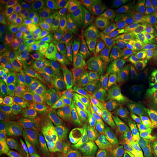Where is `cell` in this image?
Wrapping results in <instances>:
<instances>
[{
    "instance_id": "603a6c76",
    "label": "cell",
    "mask_w": 157,
    "mask_h": 157,
    "mask_svg": "<svg viewBox=\"0 0 157 157\" xmlns=\"http://www.w3.org/2000/svg\"><path fill=\"white\" fill-rule=\"evenodd\" d=\"M58 49L57 45L53 42L48 40L29 59H32L46 65L56 58L58 52Z\"/></svg>"
},
{
    "instance_id": "ac0fdd59",
    "label": "cell",
    "mask_w": 157,
    "mask_h": 157,
    "mask_svg": "<svg viewBox=\"0 0 157 157\" xmlns=\"http://www.w3.org/2000/svg\"><path fill=\"white\" fill-rule=\"evenodd\" d=\"M36 16H33L10 25V31L15 44H19L34 34L36 30Z\"/></svg>"
},
{
    "instance_id": "836d02e7",
    "label": "cell",
    "mask_w": 157,
    "mask_h": 157,
    "mask_svg": "<svg viewBox=\"0 0 157 157\" xmlns=\"http://www.w3.org/2000/svg\"><path fill=\"white\" fill-rule=\"evenodd\" d=\"M90 108L95 115L98 122L103 115L105 114H115V113H123L124 111L121 107L116 106V105H111L101 103V102H91Z\"/></svg>"
},
{
    "instance_id": "484cf974",
    "label": "cell",
    "mask_w": 157,
    "mask_h": 157,
    "mask_svg": "<svg viewBox=\"0 0 157 157\" xmlns=\"http://www.w3.org/2000/svg\"><path fill=\"white\" fill-rule=\"evenodd\" d=\"M96 34L97 33L95 32L93 29L89 28V27L80 25L79 26L74 29L71 38L69 43H68V46H69V48L81 50L86 41L90 36Z\"/></svg>"
},
{
    "instance_id": "e575fe53",
    "label": "cell",
    "mask_w": 157,
    "mask_h": 157,
    "mask_svg": "<svg viewBox=\"0 0 157 157\" xmlns=\"http://www.w3.org/2000/svg\"><path fill=\"white\" fill-rule=\"evenodd\" d=\"M134 38L135 34L127 39V40H125L124 42L121 43V44L118 45L115 48H113L108 54L127 63L129 58V56H130L133 42H134Z\"/></svg>"
},
{
    "instance_id": "ffe728a7",
    "label": "cell",
    "mask_w": 157,
    "mask_h": 157,
    "mask_svg": "<svg viewBox=\"0 0 157 157\" xmlns=\"http://www.w3.org/2000/svg\"><path fill=\"white\" fill-rule=\"evenodd\" d=\"M26 111L32 127H42L48 120L49 113L40 96H36Z\"/></svg>"
},
{
    "instance_id": "9f6ffc18",
    "label": "cell",
    "mask_w": 157,
    "mask_h": 157,
    "mask_svg": "<svg viewBox=\"0 0 157 157\" xmlns=\"http://www.w3.org/2000/svg\"><path fill=\"white\" fill-rule=\"evenodd\" d=\"M61 2L71 7L79 10L84 5L86 1H84V0H61Z\"/></svg>"
},
{
    "instance_id": "9c48e42d",
    "label": "cell",
    "mask_w": 157,
    "mask_h": 157,
    "mask_svg": "<svg viewBox=\"0 0 157 157\" xmlns=\"http://www.w3.org/2000/svg\"><path fill=\"white\" fill-rule=\"evenodd\" d=\"M17 74L27 81L35 84H39L47 78L46 65L32 59H28L19 63Z\"/></svg>"
},
{
    "instance_id": "9a60e30c",
    "label": "cell",
    "mask_w": 157,
    "mask_h": 157,
    "mask_svg": "<svg viewBox=\"0 0 157 157\" xmlns=\"http://www.w3.org/2000/svg\"><path fill=\"white\" fill-rule=\"evenodd\" d=\"M94 64L101 68L104 73L107 72L119 77L129 79L126 63L113 58L109 54L98 57Z\"/></svg>"
},
{
    "instance_id": "f907efd6",
    "label": "cell",
    "mask_w": 157,
    "mask_h": 157,
    "mask_svg": "<svg viewBox=\"0 0 157 157\" xmlns=\"http://www.w3.org/2000/svg\"><path fill=\"white\" fill-rule=\"evenodd\" d=\"M101 87L95 86V87H84L82 97L87 101L95 102L98 99V95L100 93Z\"/></svg>"
},
{
    "instance_id": "60d3db41",
    "label": "cell",
    "mask_w": 157,
    "mask_h": 157,
    "mask_svg": "<svg viewBox=\"0 0 157 157\" xmlns=\"http://www.w3.org/2000/svg\"><path fill=\"white\" fill-rule=\"evenodd\" d=\"M104 79H105V73L98 66L93 64L91 73L85 79L81 81V83L83 87H95V86L101 87L103 83Z\"/></svg>"
},
{
    "instance_id": "6f0895ef",
    "label": "cell",
    "mask_w": 157,
    "mask_h": 157,
    "mask_svg": "<svg viewBox=\"0 0 157 157\" xmlns=\"http://www.w3.org/2000/svg\"><path fill=\"white\" fill-rule=\"evenodd\" d=\"M124 157H145L140 154V153H135L132 151H121Z\"/></svg>"
},
{
    "instance_id": "5b68a950",
    "label": "cell",
    "mask_w": 157,
    "mask_h": 157,
    "mask_svg": "<svg viewBox=\"0 0 157 157\" xmlns=\"http://www.w3.org/2000/svg\"><path fill=\"white\" fill-rule=\"evenodd\" d=\"M29 127L31 123L26 111L17 109L13 105L0 112L1 137L5 138L15 131Z\"/></svg>"
},
{
    "instance_id": "816d5d0a",
    "label": "cell",
    "mask_w": 157,
    "mask_h": 157,
    "mask_svg": "<svg viewBox=\"0 0 157 157\" xmlns=\"http://www.w3.org/2000/svg\"><path fill=\"white\" fill-rule=\"evenodd\" d=\"M74 29L75 28H74L73 25H71L69 28L66 29L61 34V36L59 37L58 40L55 42V44L58 47V50H60V49L63 48H65V46L66 44H68V43H69L71 40V38L72 34L74 32Z\"/></svg>"
},
{
    "instance_id": "bcb514c9",
    "label": "cell",
    "mask_w": 157,
    "mask_h": 157,
    "mask_svg": "<svg viewBox=\"0 0 157 157\" xmlns=\"http://www.w3.org/2000/svg\"><path fill=\"white\" fill-rule=\"evenodd\" d=\"M71 26V25L62 21H56V24L52 27L50 32L47 34V38L48 40L52 41L54 43L58 40L59 37L64 32L66 29Z\"/></svg>"
},
{
    "instance_id": "f1b7e54d",
    "label": "cell",
    "mask_w": 157,
    "mask_h": 157,
    "mask_svg": "<svg viewBox=\"0 0 157 157\" xmlns=\"http://www.w3.org/2000/svg\"><path fill=\"white\" fill-rule=\"evenodd\" d=\"M141 152L148 157H157V138L147 132L144 127L140 134Z\"/></svg>"
},
{
    "instance_id": "ba28073f",
    "label": "cell",
    "mask_w": 157,
    "mask_h": 157,
    "mask_svg": "<svg viewBox=\"0 0 157 157\" xmlns=\"http://www.w3.org/2000/svg\"><path fill=\"white\" fill-rule=\"evenodd\" d=\"M114 14L123 22L131 25L146 24V20L138 1L117 0L113 2Z\"/></svg>"
},
{
    "instance_id": "2e32d148",
    "label": "cell",
    "mask_w": 157,
    "mask_h": 157,
    "mask_svg": "<svg viewBox=\"0 0 157 157\" xmlns=\"http://www.w3.org/2000/svg\"><path fill=\"white\" fill-rule=\"evenodd\" d=\"M47 6L53 13L56 19L58 21L67 23L73 25L74 28L79 26L80 23L78 21V12L75 10L68 7L62 2H59L55 0L47 1Z\"/></svg>"
},
{
    "instance_id": "4dcf8cb0",
    "label": "cell",
    "mask_w": 157,
    "mask_h": 157,
    "mask_svg": "<svg viewBox=\"0 0 157 157\" xmlns=\"http://www.w3.org/2000/svg\"><path fill=\"white\" fill-rule=\"evenodd\" d=\"M87 152L88 151L79 144L72 132L63 151L57 157H84Z\"/></svg>"
},
{
    "instance_id": "ab89813d",
    "label": "cell",
    "mask_w": 157,
    "mask_h": 157,
    "mask_svg": "<svg viewBox=\"0 0 157 157\" xmlns=\"http://www.w3.org/2000/svg\"><path fill=\"white\" fill-rule=\"evenodd\" d=\"M146 23H154L157 20V0H139Z\"/></svg>"
},
{
    "instance_id": "f546056e",
    "label": "cell",
    "mask_w": 157,
    "mask_h": 157,
    "mask_svg": "<svg viewBox=\"0 0 157 157\" xmlns=\"http://www.w3.org/2000/svg\"><path fill=\"white\" fill-rule=\"evenodd\" d=\"M93 65V63H90L83 59H80L70 63L68 65V68L71 75L82 81L91 73Z\"/></svg>"
},
{
    "instance_id": "d4e9b609",
    "label": "cell",
    "mask_w": 157,
    "mask_h": 157,
    "mask_svg": "<svg viewBox=\"0 0 157 157\" xmlns=\"http://www.w3.org/2000/svg\"><path fill=\"white\" fill-rule=\"evenodd\" d=\"M123 113H115V114H105L101 117L98 121L97 127L104 135L112 137L114 131L120 121Z\"/></svg>"
},
{
    "instance_id": "1f68e13d",
    "label": "cell",
    "mask_w": 157,
    "mask_h": 157,
    "mask_svg": "<svg viewBox=\"0 0 157 157\" xmlns=\"http://www.w3.org/2000/svg\"><path fill=\"white\" fill-rule=\"evenodd\" d=\"M90 103L83 98L76 99H62L60 104V109L66 113L71 114L90 107Z\"/></svg>"
},
{
    "instance_id": "b9f144b4",
    "label": "cell",
    "mask_w": 157,
    "mask_h": 157,
    "mask_svg": "<svg viewBox=\"0 0 157 157\" xmlns=\"http://www.w3.org/2000/svg\"><path fill=\"white\" fill-rule=\"evenodd\" d=\"M68 119V115L60 109L55 111L48 116V120L45 124L47 131L55 129L63 124Z\"/></svg>"
},
{
    "instance_id": "91938a15",
    "label": "cell",
    "mask_w": 157,
    "mask_h": 157,
    "mask_svg": "<svg viewBox=\"0 0 157 157\" xmlns=\"http://www.w3.org/2000/svg\"><path fill=\"white\" fill-rule=\"evenodd\" d=\"M25 157H27V156H25Z\"/></svg>"
},
{
    "instance_id": "7c38bea8",
    "label": "cell",
    "mask_w": 157,
    "mask_h": 157,
    "mask_svg": "<svg viewBox=\"0 0 157 157\" xmlns=\"http://www.w3.org/2000/svg\"><path fill=\"white\" fill-rule=\"evenodd\" d=\"M47 36L41 33L34 32L26 39L17 44L16 56L18 63L28 60L34 52H36L45 42Z\"/></svg>"
},
{
    "instance_id": "f5cc1de1",
    "label": "cell",
    "mask_w": 157,
    "mask_h": 157,
    "mask_svg": "<svg viewBox=\"0 0 157 157\" xmlns=\"http://www.w3.org/2000/svg\"><path fill=\"white\" fill-rule=\"evenodd\" d=\"M25 153L27 157H54L51 153L44 150L40 146L32 149V150L27 151Z\"/></svg>"
},
{
    "instance_id": "8d00e7d4",
    "label": "cell",
    "mask_w": 157,
    "mask_h": 157,
    "mask_svg": "<svg viewBox=\"0 0 157 157\" xmlns=\"http://www.w3.org/2000/svg\"><path fill=\"white\" fill-rule=\"evenodd\" d=\"M82 59V53L81 50L77 49L65 47L58 50L56 58L54 59L57 62L68 66L70 63L75 60Z\"/></svg>"
},
{
    "instance_id": "6da1fadb",
    "label": "cell",
    "mask_w": 157,
    "mask_h": 157,
    "mask_svg": "<svg viewBox=\"0 0 157 157\" xmlns=\"http://www.w3.org/2000/svg\"><path fill=\"white\" fill-rule=\"evenodd\" d=\"M143 128L138 114L132 105L124 110L119 124L112 135L115 145L124 151L140 153V134Z\"/></svg>"
},
{
    "instance_id": "d590c367",
    "label": "cell",
    "mask_w": 157,
    "mask_h": 157,
    "mask_svg": "<svg viewBox=\"0 0 157 157\" xmlns=\"http://www.w3.org/2000/svg\"><path fill=\"white\" fill-rule=\"evenodd\" d=\"M16 63L9 60H4L0 66V91L3 90L8 82L17 75Z\"/></svg>"
},
{
    "instance_id": "d6a6232c",
    "label": "cell",
    "mask_w": 157,
    "mask_h": 157,
    "mask_svg": "<svg viewBox=\"0 0 157 157\" xmlns=\"http://www.w3.org/2000/svg\"><path fill=\"white\" fill-rule=\"evenodd\" d=\"M1 157H25L24 150L13 141L1 137L0 140Z\"/></svg>"
},
{
    "instance_id": "7a4b0ae2",
    "label": "cell",
    "mask_w": 157,
    "mask_h": 157,
    "mask_svg": "<svg viewBox=\"0 0 157 157\" xmlns=\"http://www.w3.org/2000/svg\"><path fill=\"white\" fill-rule=\"evenodd\" d=\"M137 30L135 25L123 22L114 15L109 21L96 28L100 42L98 57L109 53L113 48L132 36Z\"/></svg>"
},
{
    "instance_id": "5bb4252c",
    "label": "cell",
    "mask_w": 157,
    "mask_h": 157,
    "mask_svg": "<svg viewBox=\"0 0 157 157\" xmlns=\"http://www.w3.org/2000/svg\"><path fill=\"white\" fill-rule=\"evenodd\" d=\"M133 87H134V80L127 79L126 83L119 90L111 93L106 97L101 98L100 102L119 107H128L129 104L132 102Z\"/></svg>"
},
{
    "instance_id": "4fadbf2b",
    "label": "cell",
    "mask_w": 157,
    "mask_h": 157,
    "mask_svg": "<svg viewBox=\"0 0 157 157\" xmlns=\"http://www.w3.org/2000/svg\"><path fill=\"white\" fill-rule=\"evenodd\" d=\"M157 90V82L146 74L136 78L134 82L133 95L137 101L148 103Z\"/></svg>"
},
{
    "instance_id": "83f0119b",
    "label": "cell",
    "mask_w": 157,
    "mask_h": 157,
    "mask_svg": "<svg viewBox=\"0 0 157 157\" xmlns=\"http://www.w3.org/2000/svg\"><path fill=\"white\" fill-rule=\"evenodd\" d=\"M46 74L47 78H52L58 82L67 79L71 76L68 66L55 60L46 64Z\"/></svg>"
},
{
    "instance_id": "8992f818",
    "label": "cell",
    "mask_w": 157,
    "mask_h": 157,
    "mask_svg": "<svg viewBox=\"0 0 157 157\" xmlns=\"http://www.w3.org/2000/svg\"><path fill=\"white\" fill-rule=\"evenodd\" d=\"M46 137L48 135L44 125L37 127L31 126L28 128L18 129L5 138L16 143L25 152L40 146L42 140Z\"/></svg>"
},
{
    "instance_id": "7bdbcfd3",
    "label": "cell",
    "mask_w": 157,
    "mask_h": 157,
    "mask_svg": "<svg viewBox=\"0 0 157 157\" xmlns=\"http://www.w3.org/2000/svg\"><path fill=\"white\" fill-rule=\"evenodd\" d=\"M58 82L52 78H46L36 87V96L56 93L58 91Z\"/></svg>"
},
{
    "instance_id": "8fae6325",
    "label": "cell",
    "mask_w": 157,
    "mask_h": 157,
    "mask_svg": "<svg viewBox=\"0 0 157 157\" xmlns=\"http://www.w3.org/2000/svg\"><path fill=\"white\" fill-rule=\"evenodd\" d=\"M17 86L13 105L17 109L26 111L36 96V84L21 77L17 74Z\"/></svg>"
},
{
    "instance_id": "cb8c5ba5",
    "label": "cell",
    "mask_w": 157,
    "mask_h": 157,
    "mask_svg": "<svg viewBox=\"0 0 157 157\" xmlns=\"http://www.w3.org/2000/svg\"><path fill=\"white\" fill-rule=\"evenodd\" d=\"M56 17L53 13L48 8L45 7L38 15H36V30L35 32L45 34L50 32L54 25L56 24Z\"/></svg>"
},
{
    "instance_id": "52a82bcc",
    "label": "cell",
    "mask_w": 157,
    "mask_h": 157,
    "mask_svg": "<svg viewBox=\"0 0 157 157\" xmlns=\"http://www.w3.org/2000/svg\"><path fill=\"white\" fill-rule=\"evenodd\" d=\"M73 133L79 144L87 151L111 146L112 138L104 135L97 127H78L73 131Z\"/></svg>"
},
{
    "instance_id": "681fc988",
    "label": "cell",
    "mask_w": 157,
    "mask_h": 157,
    "mask_svg": "<svg viewBox=\"0 0 157 157\" xmlns=\"http://www.w3.org/2000/svg\"><path fill=\"white\" fill-rule=\"evenodd\" d=\"M80 85H82L81 81L74 77V76L71 75L67 79L58 82V91H65V90L74 89Z\"/></svg>"
},
{
    "instance_id": "ee69618b",
    "label": "cell",
    "mask_w": 157,
    "mask_h": 157,
    "mask_svg": "<svg viewBox=\"0 0 157 157\" xmlns=\"http://www.w3.org/2000/svg\"><path fill=\"white\" fill-rule=\"evenodd\" d=\"M84 157H124L121 151L113 146H109L103 149L88 151Z\"/></svg>"
},
{
    "instance_id": "f35d334b",
    "label": "cell",
    "mask_w": 157,
    "mask_h": 157,
    "mask_svg": "<svg viewBox=\"0 0 157 157\" xmlns=\"http://www.w3.org/2000/svg\"><path fill=\"white\" fill-rule=\"evenodd\" d=\"M71 132V131L68 130L60 131V132H56L49 136L52 140V143H53L54 157L58 156L63 151L66 144L68 142Z\"/></svg>"
},
{
    "instance_id": "7dc6e473",
    "label": "cell",
    "mask_w": 157,
    "mask_h": 157,
    "mask_svg": "<svg viewBox=\"0 0 157 157\" xmlns=\"http://www.w3.org/2000/svg\"><path fill=\"white\" fill-rule=\"evenodd\" d=\"M146 74L157 82V40L153 47Z\"/></svg>"
},
{
    "instance_id": "44dd1931",
    "label": "cell",
    "mask_w": 157,
    "mask_h": 157,
    "mask_svg": "<svg viewBox=\"0 0 157 157\" xmlns=\"http://www.w3.org/2000/svg\"><path fill=\"white\" fill-rule=\"evenodd\" d=\"M68 119L76 127H94L98 125V121L90 108L71 114H67Z\"/></svg>"
},
{
    "instance_id": "680465c9",
    "label": "cell",
    "mask_w": 157,
    "mask_h": 157,
    "mask_svg": "<svg viewBox=\"0 0 157 157\" xmlns=\"http://www.w3.org/2000/svg\"><path fill=\"white\" fill-rule=\"evenodd\" d=\"M148 104H149V105H151L153 107L157 108V90L156 93H155V95H154V97H153V98L151 99V101L149 102Z\"/></svg>"
},
{
    "instance_id": "74e56055",
    "label": "cell",
    "mask_w": 157,
    "mask_h": 157,
    "mask_svg": "<svg viewBox=\"0 0 157 157\" xmlns=\"http://www.w3.org/2000/svg\"><path fill=\"white\" fill-rule=\"evenodd\" d=\"M17 86V75L15 77L8 82L3 88L1 93V104L4 107H10L14 103L15 96L16 93Z\"/></svg>"
},
{
    "instance_id": "7402d4cb",
    "label": "cell",
    "mask_w": 157,
    "mask_h": 157,
    "mask_svg": "<svg viewBox=\"0 0 157 157\" xmlns=\"http://www.w3.org/2000/svg\"><path fill=\"white\" fill-rule=\"evenodd\" d=\"M127 80L126 78L119 77L118 76L105 72V79L101 86L98 99L106 97V96L111 95V93H114L117 90H119L124 85Z\"/></svg>"
},
{
    "instance_id": "d6986e66",
    "label": "cell",
    "mask_w": 157,
    "mask_h": 157,
    "mask_svg": "<svg viewBox=\"0 0 157 157\" xmlns=\"http://www.w3.org/2000/svg\"><path fill=\"white\" fill-rule=\"evenodd\" d=\"M16 47L17 44L13 40L10 29H2L0 33V56L2 60L18 63Z\"/></svg>"
},
{
    "instance_id": "e0dca14e",
    "label": "cell",
    "mask_w": 157,
    "mask_h": 157,
    "mask_svg": "<svg viewBox=\"0 0 157 157\" xmlns=\"http://www.w3.org/2000/svg\"><path fill=\"white\" fill-rule=\"evenodd\" d=\"M46 1H42V0L25 1L13 15L10 20L11 25L29 17L36 16V14H39L46 7Z\"/></svg>"
},
{
    "instance_id": "277c9868",
    "label": "cell",
    "mask_w": 157,
    "mask_h": 157,
    "mask_svg": "<svg viewBox=\"0 0 157 157\" xmlns=\"http://www.w3.org/2000/svg\"><path fill=\"white\" fill-rule=\"evenodd\" d=\"M113 2L89 0L78 10L80 25L89 28H98L114 16Z\"/></svg>"
},
{
    "instance_id": "3957f363",
    "label": "cell",
    "mask_w": 157,
    "mask_h": 157,
    "mask_svg": "<svg viewBox=\"0 0 157 157\" xmlns=\"http://www.w3.org/2000/svg\"><path fill=\"white\" fill-rule=\"evenodd\" d=\"M154 42L146 34V29L135 31L130 56L127 63L129 79L135 80L146 74Z\"/></svg>"
},
{
    "instance_id": "db71d44e",
    "label": "cell",
    "mask_w": 157,
    "mask_h": 157,
    "mask_svg": "<svg viewBox=\"0 0 157 157\" xmlns=\"http://www.w3.org/2000/svg\"><path fill=\"white\" fill-rule=\"evenodd\" d=\"M146 34L154 42L157 40V20L147 27Z\"/></svg>"
},
{
    "instance_id": "11a10c76",
    "label": "cell",
    "mask_w": 157,
    "mask_h": 157,
    "mask_svg": "<svg viewBox=\"0 0 157 157\" xmlns=\"http://www.w3.org/2000/svg\"><path fill=\"white\" fill-rule=\"evenodd\" d=\"M40 147L44 150L50 152L53 155L54 151V147H53V143L51 140L50 137H46L42 140V142L40 143Z\"/></svg>"
},
{
    "instance_id": "30bf717a",
    "label": "cell",
    "mask_w": 157,
    "mask_h": 157,
    "mask_svg": "<svg viewBox=\"0 0 157 157\" xmlns=\"http://www.w3.org/2000/svg\"><path fill=\"white\" fill-rule=\"evenodd\" d=\"M132 106L140 117L144 129L157 138V108L138 101L135 98H133Z\"/></svg>"
},
{
    "instance_id": "f6af8a7d",
    "label": "cell",
    "mask_w": 157,
    "mask_h": 157,
    "mask_svg": "<svg viewBox=\"0 0 157 157\" xmlns=\"http://www.w3.org/2000/svg\"><path fill=\"white\" fill-rule=\"evenodd\" d=\"M40 98L46 107L49 115L60 109V104L62 101V98L59 97L57 93L42 95L40 96Z\"/></svg>"
},
{
    "instance_id": "4316f807",
    "label": "cell",
    "mask_w": 157,
    "mask_h": 157,
    "mask_svg": "<svg viewBox=\"0 0 157 157\" xmlns=\"http://www.w3.org/2000/svg\"><path fill=\"white\" fill-rule=\"evenodd\" d=\"M99 49V37L98 34H96L90 36L82 47L81 50L82 59L90 63L94 64L98 58Z\"/></svg>"
},
{
    "instance_id": "c3c4849f",
    "label": "cell",
    "mask_w": 157,
    "mask_h": 157,
    "mask_svg": "<svg viewBox=\"0 0 157 157\" xmlns=\"http://www.w3.org/2000/svg\"><path fill=\"white\" fill-rule=\"evenodd\" d=\"M84 87L82 85L65 91H57L58 95L62 99H76L80 98L83 93Z\"/></svg>"
}]
</instances>
